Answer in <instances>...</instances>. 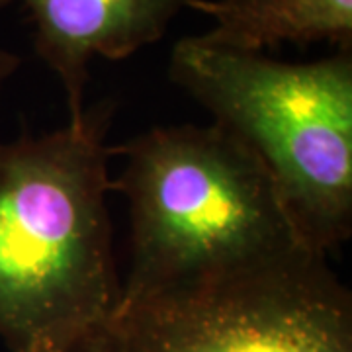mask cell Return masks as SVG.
<instances>
[{
	"label": "cell",
	"mask_w": 352,
	"mask_h": 352,
	"mask_svg": "<svg viewBox=\"0 0 352 352\" xmlns=\"http://www.w3.org/2000/svg\"><path fill=\"white\" fill-rule=\"evenodd\" d=\"M170 80L263 163L303 241L327 256L352 233V50L311 63L176 41Z\"/></svg>",
	"instance_id": "cell-3"
},
{
	"label": "cell",
	"mask_w": 352,
	"mask_h": 352,
	"mask_svg": "<svg viewBox=\"0 0 352 352\" xmlns=\"http://www.w3.org/2000/svg\"><path fill=\"white\" fill-rule=\"evenodd\" d=\"M214 18L201 41L243 53H263L280 43L329 41L352 50V0H186Z\"/></svg>",
	"instance_id": "cell-6"
},
{
	"label": "cell",
	"mask_w": 352,
	"mask_h": 352,
	"mask_svg": "<svg viewBox=\"0 0 352 352\" xmlns=\"http://www.w3.org/2000/svg\"><path fill=\"white\" fill-rule=\"evenodd\" d=\"M8 4H10V0H0V10ZM18 67H20V57L0 47V90L4 87V82L18 71Z\"/></svg>",
	"instance_id": "cell-8"
},
{
	"label": "cell",
	"mask_w": 352,
	"mask_h": 352,
	"mask_svg": "<svg viewBox=\"0 0 352 352\" xmlns=\"http://www.w3.org/2000/svg\"><path fill=\"white\" fill-rule=\"evenodd\" d=\"M12 2V0H10ZM34 22V45L67 96L69 124L87 120L92 57L126 59L163 38L186 0H20Z\"/></svg>",
	"instance_id": "cell-5"
},
{
	"label": "cell",
	"mask_w": 352,
	"mask_h": 352,
	"mask_svg": "<svg viewBox=\"0 0 352 352\" xmlns=\"http://www.w3.org/2000/svg\"><path fill=\"white\" fill-rule=\"evenodd\" d=\"M131 214L124 298L192 288L314 251L276 184L226 127L168 126L110 147ZM317 252V251H314Z\"/></svg>",
	"instance_id": "cell-2"
},
{
	"label": "cell",
	"mask_w": 352,
	"mask_h": 352,
	"mask_svg": "<svg viewBox=\"0 0 352 352\" xmlns=\"http://www.w3.org/2000/svg\"><path fill=\"white\" fill-rule=\"evenodd\" d=\"M63 352H112L110 349V335H108V325L94 329L82 339H78L75 344H71Z\"/></svg>",
	"instance_id": "cell-7"
},
{
	"label": "cell",
	"mask_w": 352,
	"mask_h": 352,
	"mask_svg": "<svg viewBox=\"0 0 352 352\" xmlns=\"http://www.w3.org/2000/svg\"><path fill=\"white\" fill-rule=\"evenodd\" d=\"M112 352H352V296L321 252L120 300Z\"/></svg>",
	"instance_id": "cell-4"
},
{
	"label": "cell",
	"mask_w": 352,
	"mask_h": 352,
	"mask_svg": "<svg viewBox=\"0 0 352 352\" xmlns=\"http://www.w3.org/2000/svg\"><path fill=\"white\" fill-rule=\"evenodd\" d=\"M106 113L0 143V339L63 352L120 303L106 194Z\"/></svg>",
	"instance_id": "cell-1"
}]
</instances>
